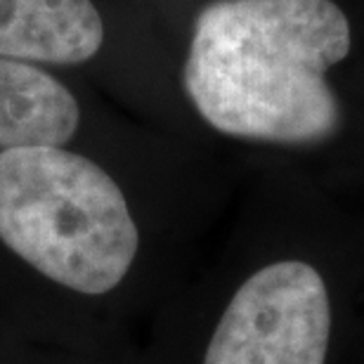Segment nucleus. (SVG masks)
<instances>
[{
	"mask_svg": "<svg viewBox=\"0 0 364 364\" xmlns=\"http://www.w3.org/2000/svg\"><path fill=\"white\" fill-rule=\"evenodd\" d=\"M350 41L333 0H218L196 17L185 90L230 137L322 142L341 126L326 71L346 60Z\"/></svg>",
	"mask_w": 364,
	"mask_h": 364,
	"instance_id": "f257e3e1",
	"label": "nucleus"
},
{
	"mask_svg": "<svg viewBox=\"0 0 364 364\" xmlns=\"http://www.w3.org/2000/svg\"><path fill=\"white\" fill-rule=\"evenodd\" d=\"M0 242L57 287L102 296L126 279L140 235L102 166L36 144L0 149Z\"/></svg>",
	"mask_w": 364,
	"mask_h": 364,
	"instance_id": "f03ea898",
	"label": "nucleus"
},
{
	"mask_svg": "<svg viewBox=\"0 0 364 364\" xmlns=\"http://www.w3.org/2000/svg\"><path fill=\"white\" fill-rule=\"evenodd\" d=\"M331 305L319 272L282 260L251 274L225 308L203 364H324Z\"/></svg>",
	"mask_w": 364,
	"mask_h": 364,
	"instance_id": "7ed1b4c3",
	"label": "nucleus"
},
{
	"mask_svg": "<svg viewBox=\"0 0 364 364\" xmlns=\"http://www.w3.org/2000/svg\"><path fill=\"white\" fill-rule=\"evenodd\" d=\"M105 24L92 0H0V57L81 64L97 55Z\"/></svg>",
	"mask_w": 364,
	"mask_h": 364,
	"instance_id": "20e7f679",
	"label": "nucleus"
},
{
	"mask_svg": "<svg viewBox=\"0 0 364 364\" xmlns=\"http://www.w3.org/2000/svg\"><path fill=\"white\" fill-rule=\"evenodd\" d=\"M78 121V102L67 85L28 62L0 57V149L64 147Z\"/></svg>",
	"mask_w": 364,
	"mask_h": 364,
	"instance_id": "39448f33",
	"label": "nucleus"
}]
</instances>
